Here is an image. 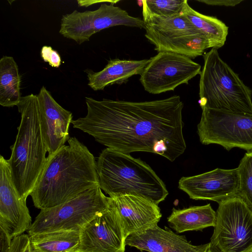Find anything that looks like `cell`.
Wrapping results in <instances>:
<instances>
[{
    "mask_svg": "<svg viewBox=\"0 0 252 252\" xmlns=\"http://www.w3.org/2000/svg\"><path fill=\"white\" fill-rule=\"evenodd\" d=\"M47 160L30 195L40 210L66 202L86 190L99 187L96 161L76 137L69 138Z\"/></svg>",
    "mask_w": 252,
    "mask_h": 252,
    "instance_id": "obj_2",
    "label": "cell"
},
{
    "mask_svg": "<svg viewBox=\"0 0 252 252\" xmlns=\"http://www.w3.org/2000/svg\"><path fill=\"white\" fill-rule=\"evenodd\" d=\"M197 1L211 5L225 6H234L243 1V0H203Z\"/></svg>",
    "mask_w": 252,
    "mask_h": 252,
    "instance_id": "obj_28",
    "label": "cell"
},
{
    "mask_svg": "<svg viewBox=\"0 0 252 252\" xmlns=\"http://www.w3.org/2000/svg\"><path fill=\"white\" fill-rule=\"evenodd\" d=\"M116 26L144 28L145 25L143 19L130 16L114 3H102L94 11L74 10L63 15L59 32L64 37L80 44L89 41L96 32Z\"/></svg>",
    "mask_w": 252,
    "mask_h": 252,
    "instance_id": "obj_10",
    "label": "cell"
},
{
    "mask_svg": "<svg viewBox=\"0 0 252 252\" xmlns=\"http://www.w3.org/2000/svg\"><path fill=\"white\" fill-rule=\"evenodd\" d=\"M200 74V106L252 115V91L220 57L218 49L204 53Z\"/></svg>",
    "mask_w": 252,
    "mask_h": 252,
    "instance_id": "obj_5",
    "label": "cell"
},
{
    "mask_svg": "<svg viewBox=\"0 0 252 252\" xmlns=\"http://www.w3.org/2000/svg\"><path fill=\"white\" fill-rule=\"evenodd\" d=\"M31 249L35 252H77L79 231H55L29 236Z\"/></svg>",
    "mask_w": 252,
    "mask_h": 252,
    "instance_id": "obj_20",
    "label": "cell"
},
{
    "mask_svg": "<svg viewBox=\"0 0 252 252\" xmlns=\"http://www.w3.org/2000/svg\"><path fill=\"white\" fill-rule=\"evenodd\" d=\"M109 206V197L99 187L91 189L58 206L40 210L27 230L29 236L55 231H79Z\"/></svg>",
    "mask_w": 252,
    "mask_h": 252,
    "instance_id": "obj_6",
    "label": "cell"
},
{
    "mask_svg": "<svg viewBox=\"0 0 252 252\" xmlns=\"http://www.w3.org/2000/svg\"><path fill=\"white\" fill-rule=\"evenodd\" d=\"M178 188L194 200H209L218 203L237 196L239 177L237 168H216L201 174L182 177Z\"/></svg>",
    "mask_w": 252,
    "mask_h": 252,
    "instance_id": "obj_13",
    "label": "cell"
},
{
    "mask_svg": "<svg viewBox=\"0 0 252 252\" xmlns=\"http://www.w3.org/2000/svg\"><path fill=\"white\" fill-rule=\"evenodd\" d=\"M85 101L87 115L71 124L108 148L153 153L173 161L187 148L179 95L141 102L86 97Z\"/></svg>",
    "mask_w": 252,
    "mask_h": 252,
    "instance_id": "obj_1",
    "label": "cell"
},
{
    "mask_svg": "<svg viewBox=\"0 0 252 252\" xmlns=\"http://www.w3.org/2000/svg\"><path fill=\"white\" fill-rule=\"evenodd\" d=\"M197 125L200 142L227 151L238 148L252 151V115L203 109Z\"/></svg>",
    "mask_w": 252,
    "mask_h": 252,
    "instance_id": "obj_9",
    "label": "cell"
},
{
    "mask_svg": "<svg viewBox=\"0 0 252 252\" xmlns=\"http://www.w3.org/2000/svg\"><path fill=\"white\" fill-rule=\"evenodd\" d=\"M42 137L50 156L63 147L69 139L72 112L62 107L42 86L37 95Z\"/></svg>",
    "mask_w": 252,
    "mask_h": 252,
    "instance_id": "obj_15",
    "label": "cell"
},
{
    "mask_svg": "<svg viewBox=\"0 0 252 252\" xmlns=\"http://www.w3.org/2000/svg\"><path fill=\"white\" fill-rule=\"evenodd\" d=\"M150 60L139 80L144 90L152 94L174 91L201 71L199 64L175 53L159 52Z\"/></svg>",
    "mask_w": 252,
    "mask_h": 252,
    "instance_id": "obj_11",
    "label": "cell"
},
{
    "mask_svg": "<svg viewBox=\"0 0 252 252\" xmlns=\"http://www.w3.org/2000/svg\"><path fill=\"white\" fill-rule=\"evenodd\" d=\"M32 218L26 205L21 198L11 176L7 159L0 157V227L9 236L24 234L32 224Z\"/></svg>",
    "mask_w": 252,
    "mask_h": 252,
    "instance_id": "obj_14",
    "label": "cell"
},
{
    "mask_svg": "<svg viewBox=\"0 0 252 252\" xmlns=\"http://www.w3.org/2000/svg\"><path fill=\"white\" fill-rule=\"evenodd\" d=\"M17 106L21 122L7 161L20 196L26 200L45 166L47 150L40 128L37 95L22 96Z\"/></svg>",
    "mask_w": 252,
    "mask_h": 252,
    "instance_id": "obj_3",
    "label": "cell"
},
{
    "mask_svg": "<svg viewBox=\"0 0 252 252\" xmlns=\"http://www.w3.org/2000/svg\"><path fill=\"white\" fill-rule=\"evenodd\" d=\"M218 204L211 242L222 252H252V209L238 196Z\"/></svg>",
    "mask_w": 252,
    "mask_h": 252,
    "instance_id": "obj_8",
    "label": "cell"
},
{
    "mask_svg": "<svg viewBox=\"0 0 252 252\" xmlns=\"http://www.w3.org/2000/svg\"><path fill=\"white\" fill-rule=\"evenodd\" d=\"M43 60L49 63L52 67L58 68L61 64V58L59 53L51 46H43L41 50Z\"/></svg>",
    "mask_w": 252,
    "mask_h": 252,
    "instance_id": "obj_26",
    "label": "cell"
},
{
    "mask_svg": "<svg viewBox=\"0 0 252 252\" xmlns=\"http://www.w3.org/2000/svg\"><path fill=\"white\" fill-rule=\"evenodd\" d=\"M31 252H34V251H32V249H31Z\"/></svg>",
    "mask_w": 252,
    "mask_h": 252,
    "instance_id": "obj_30",
    "label": "cell"
},
{
    "mask_svg": "<svg viewBox=\"0 0 252 252\" xmlns=\"http://www.w3.org/2000/svg\"><path fill=\"white\" fill-rule=\"evenodd\" d=\"M12 239L7 232L0 227V252H8L11 246Z\"/></svg>",
    "mask_w": 252,
    "mask_h": 252,
    "instance_id": "obj_27",
    "label": "cell"
},
{
    "mask_svg": "<svg viewBox=\"0 0 252 252\" xmlns=\"http://www.w3.org/2000/svg\"><path fill=\"white\" fill-rule=\"evenodd\" d=\"M216 219V212L210 204H208L182 209L173 208L171 215L167 218V221L170 227L180 233L214 227Z\"/></svg>",
    "mask_w": 252,
    "mask_h": 252,
    "instance_id": "obj_19",
    "label": "cell"
},
{
    "mask_svg": "<svg viewBox=\"0 0 252 252\" xmlns=\"http://www.w3.org/2000/svg\"><path fill=\"white\" fill-rule=\"evenodd\" d=\"M237 169L239 177L237 196L242 198L252 209V151L245 154Z\"/></svg>",
    "mask_w": 252,
    "mask_h": 252,
    "instance_id": "obj_24",
    "label": "cell"
},
{
    "mask_svg": "<svg viewBox=\"0 0 252 252\" xmlns=\"http://www.w3.org/2000/svg\"><path fill=\"white\" fill-rule=\"evenodd\" d=\"M99 187L109 197L134 195L158 205L168 192L163 181L139 158L106 148L96 161Z\"/></svg>",
    "mask_w": 252,
    "mask_h": 252,
    "instance_id": "obj_4",
    "label": "cell"
},
{
    "mask_svg": "<svg viewBox=\"0 0 252 252\" xmlns=\"http://www.w3.org/2000/svg\"><path fill=\"white\" fill-rule=\"evenodd\" d=\"M146 38L158 52H171L190 58L210 48L206 37L182 12L168 17L143 15Z\"/></svg>",
    "mask_w": 252,
    "mask_h": 252,
    "instance_id": "obj_7",
    "label": "cell"
},
{
    "mask_svg": "<svg viewBox=\"0 0 252 252\" xmlns=\"http://www.w3.org/2000/svg\"><path fill=\"white\" fill-rule=\"evenodd\" d=\"M31 247L29 235L23 234L12 239L11 246L8 252H31Z\"/></svg>",
    "mask_w": 252,
    "mask_h": 252,
    "instance_id": "obj_25",
    "label": "cell"
},
{
    "mask_svg": "<svg viewBox=\"0 0 252 252\" xmlns=\"http://www.w3.org/2000/svg\"><path fill=\"white\" fill-rule=\"evenodd\" d=\"M109 198L119 214L126 238L158 224L161 219L158 205L144 197L127 194Z\"/></svg>",
    "mask_w": 252,
    "mask_h": 252,
    "instance_id": "obj_16",
    "label": "cell"
},
{
    "mask_svg": "<svg viewBox=\"0 0 252 252\" xmlns=\"http://www.w3.org/2000/svg\"><path fill=\"white\" fill-rule=\"evenodd\" d=\"M187 0H144L142 3L143 15L171 17L182 12Z\"/></svg>",
    "mask_w": 252,
    "mask_h": 252,
    "instance_id": "obj_23",
    "label": "cell"
},
{
    "mask_svg": "<svg viewBox=\"0 0 252 252\" xmlns=\"http://www.w3.org/2000/svg\"><path fill=\"white\" fill-rule=\"evenodd\" d=\"M182 13L185 15L207 39L210 48L219 49L223 46L228 33V27L215 17L207 16L192 9L186 0Z\"/></svg>",
    "mask_w": 252,
    "mask_h": 252,
    "instance_id": "obj_21",
    "label": "cell"
},
{
    "mask_svg": "<svg viewBox=\"0 0 252 252\" xmlns=\"http://www.w3.org/2000/svg\"><path fill=\"white\" fill-rule=\"evenodd\" d=\"M80 236L77 252H125L126 238L110 198L108 208L86 224L80 230Z\"/></svg>",
    "mask_w": 252,
    "mask_h": 252,
    "instance_id": "obj_12",
    "label": "cell"
},
{
    "mask_svg": "<svg viewBox=\"0 0 252 252\" xmlns=\"http://www.w3.org/2000/svg\"><path fill=\"white\" fill-rule=\"evenodd\" d=\"M125 245L149 252H205L209 243L193 245L184 236L177 235L166 227L164 229L156 224L141 232L130 234L126 239Z\"/></svg>",
    "mask_w": 252,
    "mask_h": 252,
    "instance_id": "obj_17",
    "label": "cell"
},
{
    "mask_svg": "<svg viewBox=\"0 0 252 252\" xmlns=\"http://www.w3.org/2000/svg\"><path fill=\"white\" fill-rule=\"evenodd\" d=\"M205 252H222L216 245L211 242L209 243V246Z\"/></svg>",
    "mask_w": 252,
    "mask_h": 252,
    "instance_id": "obj_29",
    "label": "cell"
},
{
    "mask_svg": "<svg viewBox=\"0 0 252 252\" xmlns=\"http://www.w3.org/2000/svg\"><path fill=\"white\" fill-rule=\"evenodd\" d=\"M21 78L18 65L13 57L0 60V104L6 107L17 106L22 97Z\"/></svg>",
    "mask_w": 252,
    "mask_h": 252,
    "instance_id": "obj_22",
    "label": "cell"
},
{
    "mask_svg": "<svg viewBox=\"0 0 252 252\" xmlns=\"http://www.w3.org/2000/svg\"><path fill=\"white\" fill-rule=\"evenodd\" d=\"M150 60H110L101 71L88 74V85L94 91H100L109 85L125 83L130 77L140 75Z\"/></svg>",
    "mask_w": 252,
    "mask_h": 252,
    "instance_id": "obj_18",
    "label": "cell"
}]
</instances>
